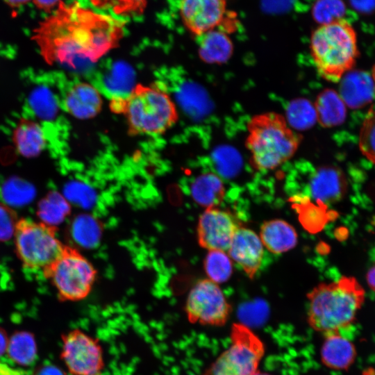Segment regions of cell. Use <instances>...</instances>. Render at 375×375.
I'll return each instance as SVG.
<instances>
[{"label":"cell","mask_w":375,"mask_h":375,"mask_svg":"<svg viewBox=\"0 0 375 375\" xmlns=\"http://www.w3.org/2000/svg\"><path fill=\"white\" fill-rule=\"evenodd\" d=\"M17 253L23 264L43 274L60 258L65 246L56 235V227L30 219L18 220L14 234Z\"/></svg>","instance_id":"cell-7"},{"label":"cell","mask_w":375,"mask_h":375,"mask_svg":"<svg viewBox=\"0 0 375 375\" xmlns=\"http://www.w3.org/2000/svg\"><path fill=\"white\" fill-rule=\"evenodd\" d=\"M199 38H201L199 53L205 61L222 60L231 53V41L222 31L215 29Z\"/></svg>","instance_id":"cell-22"},{"label":"cell","mask_w":375,"mask_h":375,"mask_svg":"<svg viewBox=\"0 0 375 375\" xmlns=\"http://www.w3.org/2000/svg\"><path fill=\"white\" fill-rule=\"evenodd\" d=\"M60 358L72 375H101L105 362L99 341L75 328L62 335Z\"/></svg>","instance_id":"cell-10"},{"label":"cell","mask_w":375,"mask_h":375,"mask_svg":"<svg viewBox=\"0 0 375 375\" xmlns=\"http://www.w3.org/2000/svg\"><path fill=\"white\" fill-rule=\"evenodd\" d=\"M299 143V135L280 114H258L247 124L246 147L253 166L258 170L278 167L294 155Z\"/></svg>","instance_id":"cell-4"},{"label":"cell","mask_w":375,"mask_h":375,"mask_svg":"<svg viewBox=\"0 0 375 375\" xmlns=\"http://www.w3.org/2000/svg\"><path fill=\"white\" fill-rule=\"evenodd\" d=\"M367 282L369 287L375 292V265L367 272Z\"/></svg>","instance_id":"cell-39"},{"label":"cell","mask_w":375,"mask_h":375,"mask_svg":"<svg viewBox=\"0 0 375 375\" xmlns=\"http://www.w3.org/2000/svg\"><path fill=\"white\" fill-rule=\"evenodd\" d=\"M372 77L373 81H374V84H375V64L374 65V66L372 67Z\"/></svg>","instance_id":"cell-41"},{"label":"cell","mask_w":375,"mask_h":375,"mask_svg":"<svg viewBox=\"0 0 375 375\" xmlns=\"http://www.w3.org/2000/svg\"><path fill=\"white\" fill-rule=\"evenodd\" d=\"M8 340L6 332L0 326V357L6 353Z\"/></svg>","instance_id":"cell-37"},{"label":"cell","mask_w":375,"mask_h":375,"mask_svg":"<svg viewBox=\"0 0 375 375\" xmlns=\"http://www.w3.org/2000/svg\"><path fill=\"white\" fill-rule=\"evenodd\" d=\"M263 247L260 237L254 231L241 226L237 230L227 252L231 259L237 262L250 278H253L261 265Z\"/></svg>","instance_id":"cell-13"},{"label":"cell","mask_w":375,"mask_h":375,"mask_svg":"<svg viewBox=\"0 0 375 375\" xmlns=\"http://www.w3.org/2000/svg\"><path fill=\"white\" fill-rule=\"evenodd\" d=\"M254 375H269V374H264V373H260L259 371Z\"/></svg>","instance_id":"cell-42"},{"label":"cell","mask_w":375,"mask_h":375,"mask_svg":"<svg viewBox=\"0 0 375 375\" xmlns=\"http://www.w3.org/2000/svg\"><path fill=\"white\" fill-rule=\"evenodd\" d=\"M17 222L15 212L0 203V242H6L14 236Z\"/></svg>","instance_id":"cell-32"},{"label":"cell","mask_w":375,"mask_h":375,"mask_svg":"<svg viewBox=\"0 0 375 375\" xmlns=\"http://www.w3.org/2000/svg\"><path fill=\"white\" fill-rule=\"evenodd\" d=\"M231 310L220 287L208 278L199 281L194 285L185 305L190 322L210 326L225 325Z\"/></svg>","instance_id":"cell-9"},{"label":"cell","mask_w":375,"mask_h":375,"mask_svg":"<svg viewBox=\"0 0 375 375\" xmlns=\"http://www.w3.org/2000/svg\"><path fill=\"white\" fill-rule=\"evenodd\" d=\"M347 183L343 173L333 167L318 169L310 183L312 197L322 203H333L344 195Z\"/></svg>","instance_id":"cell-17"},{"label":"cell","mask_w":375,"mask_h":375,"mask_svg":"<svg viewBox=\"0 0 375 375\" xmlns=\"http://www.w3.org/2000/svg\"><path fill=\"white\" fill-rule=\"evenodd\" d=\"M64 197L69 202L83 208L93 205L95 196L88 186L78 182L69 183L64 189Z\"/></svg>","instance_id":"cell-31"},{"label":"cell","mask_w":375,"mask_h":375,"mask_svg":"<svg viewBox=\"0 0 375 375\" xmlns=\"http://www.w3.org/2000/svg\"><path fill=\"white\" fill-rule=\"evenodd\" d=\"M307 322L323 335L340 332L356 320L365 301V290L353 277L321 283L307 294Z\"/></svg>","instance_id":"cell-2"},{"label":"cell","mask_w":375,"mask_h":375,"mask_svg":"<svg viewBox=\"0 0 375 375\" xmlns=\"http://www.w3.org/2000/svg\"><path fill=\"white\" fill-rule=\"evenodd\" d=\"M6 353L17 365H31L37 356V344L33 335L25 331L14 333L8 340Z\"/></svg>","instance_id":"cell-21"},{"label":"cell","mask_w":375,"mask_h":375,"mask_svg":"<svg viewBox=\"0 0 375 375\" xmlns=\"http://www.w3.org/2000/svg\"><path fill=\"white\" fill-rule=\"evenodd\" d=\"M100 222L90 215L76 216L71 226L72 237L78 245L85 248L96 247L101 236Z\"/></svg>","instance_id":"cell-24"},{"label":"cell","mask_w":375,"mask_h":375,"mask_svg":"<svg viewBox=\"0 0 375 375\" xmlns=\"http://www.w3.org/2000/svg\"><path fill=\"white\" fill-rule=\"evenodd\" d=\"M357 351L353 343L340 332L324 335L320 349L322 364L332 370L344 371L354 363Z\"/></svg>","instance_id":"cell-16"},{"label":"cell","mask_w":375,"mask_h":375,"mask_svg":"<svg viewBox=\"0 0 375 375\" xmlns=\"http://www.w3.org/2000/svg\"><path fill=\"white\" fill-rule=\"evenodd\" d=\"M297 238L294 228L283 219L265 221L260 226L261 242L273 253L279 254L293 249L297 243Z\"/></svg>","instance_id":"cell-18"},{"label":"cell","mask_w":375,"mask_h":375,"mask_svg":"<svg viewBox=\"0 0 375 375\" xmlns=\"http://www.w3.org/2000/svg\"><path fill=\"white\" fill-rule=\"evenodd\" d=\"M33 375H65V374L58 367L47 364L39 367Z\"/></svg>","instance_id":"cell-34"},{"label":"cell","mask_w":375,"mask_h":375,"mask_svg":"<svg viewBox=\"0 0 375 375\" xmlns=\"http://www.w3.org/2000/svg\"><path fill=\"white\" fill-rule=\"evenodd\" d=\"M180 13L185 27L200 37L222 25L227 15L226 0H181Z\"/></svg>","instance_id":"cell-12"},{"label":"cell","mask_w":375,"mask_h":375,"mask_svg":"<svg viewBox=\"0 0 375 375\" xmlns=\"http://www.w3.org/2000/svg\"><path fill=\"white\" fill-rule=\"evenodd\" d=\"M63 106L66 111L74 117L81 119H90L101 110L102 99L94 86L78 82L66 92Z\"/></svg>","instance_id":"cell-14"},{"label":"cell","mask_w":375,"mask_h":375,"mask_svg":"<svg viewBox=\"0 0 375 375\" xmlns=\"http://www.w3.org/2000/svg\"><path fill=\"white\" fill-rule=\"evenodd\" d=\"M345 12L342 0H316L312 10L315 20L320 25L344 19Z\"/></svg>","instance_id":"cell-29"},{"label":"cell","mask_w":375,"mask_h":375,"mask_svg":"<svg viewBox=\"0 0 375 375\" xmlns=\"http://www.w3.org/2000/svg\"><path fill=\"white\" fill-rule=\"evenodd\" d=\"M146 4L147 0H115L112 9L117 15L142 14Z\"/></svg>","instance_id":"cell-33"},{"label":"cell","mask_w":375,"mask_h":375,"mask_svg":"<svg viewBox=\"0 0 375 375\" xmlns=\"http://www.w3.org/2000/svg\"><path fill=\"white\" fill-rule=\"evenodd\" d=\"M240 226L238 219L230 212L217 207L206 208L198 222V242L208 251L226 252Z\"/></svg>","instance_id":"cell-11"},{"label":"cell","mask_w":375,"mask_h":375,"mask_svg":"<svg viewBox=\"0 0 375 375\" xmlns=\"http://www.w3.org/2000/svg\"><path fill=\"white\" fill-rule=\"evenodd\" d=\"M110 108L124 115L132 135L162 134L178 119L170 96L156 85H135L126 97H113Z\"/></svg>","instance_id":"cell-3"},{"label":"cell","mask_w":375,"mask_h":375,"mask_svg":"<svg viewBox=\"0 0 375 375\" xmlns=\"http://www.w3.org/2000/svg\"><path fill=\"white\" fill-rule=\"evenodd\" d=\"M12 141L17 152L28 158L38 156L46 144L44 133L40 124L24 118L19 121L13 130Z\"/></svg>","instance_id":"cell-19"},{"label":"cell","mask_w":375,"mask_h":375,"mask_svg":"<svg viewBox=\"0 0 375 375\" xmlns=\"http://www.w3.org/2000/svg\"><path fill=\"white\" fill-rule=\"evenodd\" d=\"M35 6L45 12H50L56 6L61 2V0H33Z\"/></svg>","instance_id":"cell-35"},{"label":"cell","mask_w":375,"mask_h":375,"mask_svg":"<svg viewBox=\"0 0 375 375\" xmlns=\"http://www.w3.org/2000/svg\"><path fill=\"white\" fill-rule=\"evenodd\" d=\"M190 191L194 201L206 208L219 206L225 193L222 181L213 173L197 176L191 185Z\"/></svg>","instance_id":"cell-20"},{"label":"cell","mask_w":375,"mask_h":375,"mask_svg":"<svg viewBox=\"0 0 375 375\" xmlns=\"http://www.w3.org/2000/svg\"><path fill=\"white\" fill-rule=\"evenodd\" d=\"M310 51L317 73L327 81L338 82L359 54L355 29L344 19L319 25L312 33Z\"/></svg>","instance_id":"cell-5"},{"label":"cell","mask_w":375,"mask_h":375,"mask_svg":"<svg viewBox=\"0 0 375 375\" xmlns=\"http://www.w3.org/2000/svg\"><path fill=\"white\" fill-rule=\"evenodd\" d=\"M124 23L112 16L60 2L54 12L40 22L32 38L49 65L78 69L97 62L122 38Z\"/></svg>","instance_id":"cell-1"},{"label":"cell","mask_w":375,"mask_h":375,"mask_svg":"<svg viewBox=\"0 0 375 375\" xmlns=\"http://www.w3.org/2000/svg\"><path fill=\"white\" fill-rule=\"evenodd\" d=\"M94 7L98 8H113L115 0H88Z\"/></svg>","instance_id":"cell-38"},{"label":"cell","mask_w":375,"mask_h":375,"mask_svg":"<svg viewBox=\"0 0 375 375\" xmlns=\"http://www.w3.org/2000/svg\"><path fill=\"white\" fill-rule=\"evenodd\" d=\"M35 194L34 187L18 177L8 179L1 190L2 199L6 203L12 206H22L31 202Z\"/></svg>","instance_id":"cell-28"},{"label":"cell","mask_w":375,"mask_h":375,"mask_svg":"<svg viewBox=\"0 0 375 375\" xmlns=\"http://www.w3.org/2000/svg\"><path fill=\"white\" fill-rule=\"evenodd\" d=\"M70 212V205L66 198L58 192H49L38 204V215L42 222L55 227Z\"/></svg>","instance_id":"cell-23"},{"label":"cell","mask_w":375,"mask_h":375,"mask_svg":"<svg viewBox=\"0 0 375 375\" xmlns=\"http://www.w3.org/2000/svg\"><path fill=\"white\" fill-rule=\"evenodd\" d=\"M355 8L360 10H371L375 6V0H351Z\"/></svg>","instance_id":"cell-36"},{"label":"cell","mask_w":375,"mask_h":375,"mask_svg":"<svg viewBox=\"0 0 375 375\" xmlns=\"http://www.w3.org/2000/svg\"><path fill=\"white\" fill-rule=\"evenodd\" d=\"M28 102L35 115L42 120H52L58 113L56 99L47 87L35 88L29 94Z\"/></svg>","instance_id":"cell-27"},{"label":"cell","mask_w":375,"mask_h":375,"mask_svg":"<svg viewBox=\"0 0 375 375\" xmlns=\"http://www.w3.org/2000/svg\"><path fill=\"white\" fill-rule=\"evenodd\" d=\"M341 97L335 92L327 90L322 94L319 111L322 124L333 126L342 124L346 117V106Z\"/></svg>","instance_id":"cell-25"},{"label":"cell","mask_w":375,"mask_h":375,"mask_svg":"<svg viewBox=\"0 0 375 375\" xmlns=\"http://www.w3.org/2000/svg\"><path fill=\"white\" fill-rule=\"evenodd\" d=\"M340 81V96L345 105L350 108H362L372 101L375 94V84L372 75L368 72L350 70Z\"/></svg>","instance_id":"cell-15"},{"label":"cell","mask_w":375,"mask_h":375,"mask_svg":"<svg viewBox=\"0 0 375 375\" xmlns=\"http://www.w3.org/2000/svg\"><path fill=\"white\" fill-rule=\"evenodd\" d=\"M12 8L19 7L28 3L31 0H3Z\"/></svg>","instance_id":"cell-40"},{"label":"cell","mask_w":375,"mask_h":375,"mask_svg":"<svg viewBox=\"0 0 375 375\" xmlns=\"http://www.w3.org/2000/svg\"><path fill=\"white\" fill-rule=\"evenodd\" d=\"M44 276L51 280L61 300L79 301L90 294L97 272L87 258L76 249L66 247Z\"/></svg>","instance_id":"cell-8"},{"label":"cell","mask_w":375,"mask_h":375,"mask_svg":"<svg viewBox=\"0 0 375 375\" xmlns=\"http://www.w3.org/2000/svg\"><path fill=\"white\" fill-rule=\"evenodd\" d=\"M230 344L201 375H254L265 353L263 342L249 327L235 323Z\"/></svg>","instance_id":"cell-6"},{"label":"cell","mask_w":375,"mask_h":375,"mask_svg":"<svg viewBox=\"0 0 375 375\" xmlns=\"http://www.w3.org/2000/svg\"><path fill=\"white\" fill-rule=\"evenodd\" d=\"M359 148L361 153L371 162L375 163V110L367 113L362 122L360 135Z\"/></svg>","instance_id":"cell-30"},{"label":"cell","mask_w":375,"mask_h":375,"mask_svg":"<svg viewBox=\"0 0 375 375\" xmlns=\"http://www.w3.org/2000/svg\"><path fill=\"white\" fill-rule=\"evenodd\" d=\"M204 269L208 279L217 284L222 283L232 275V260L225 251L211 250L205 258Z\"/></svg>","instance_id":"cell-26"}]
</instances>
